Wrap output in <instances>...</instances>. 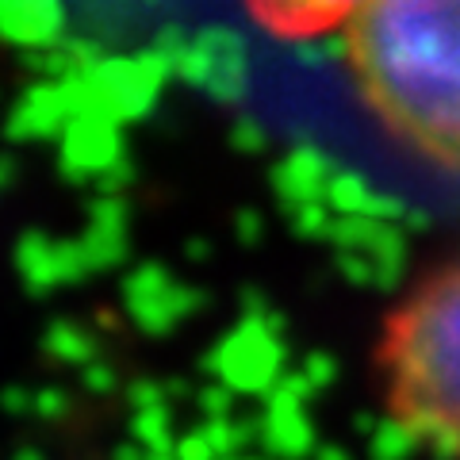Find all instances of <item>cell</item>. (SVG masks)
<instances>
[{"label":"cell","mask_w":460,"mask_h":460,"mask_svg":"<svg viewBox=\"0 0 460 460\" xmlns=\"http://www.w3.org/2000/svg\"><path fill=\"white\" fill-rule=\"evenodd\" d=\"M341 35L368 111L407 150L460 172V0H372Z\"/></svg>","instance_id":"cell-1"},{"label":"cell","mask_w":460,"mask_h":460,"mask_svg":"<svg viewBox=\"0 0 460 460\" xmlns=\"http://www.w3.org/2000/svg\"><path fill=\"white\" fill-rule=\"evenodd\" d=\"M376 380L402 438L460 460V257L429 272L384 319Z\"/></svg>","instance_id":"cell-2"},{"label":"cell","mask_w":460,"mask_h":460,"mask_svg":"<svg viewBox=\"0 0 460 460\" xmlns=\"http://www.w3.org/2000/svg\"><path fill=\"white\" fill-rule=\"evenodd\" d=\"M242 4L272 35L319 39L326 31H345V23L372 0H242Z\"/></svg>","instance_id":"cell-3"}]
</instances>
